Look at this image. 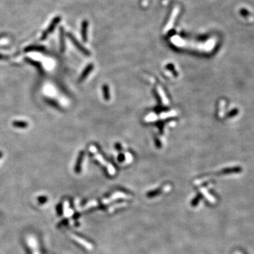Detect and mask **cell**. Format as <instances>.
Returning a JSON list of instances; mask_svg holds the SVG:
<instances>
[{"label": "cell", "instance_id": "1", "mask_svg": "<svg viewBox=\"0 0 254 254\" xmlns=\"http://www.w3.org/2000/svg\"><path fill=\"white\" fill-rule=\"evenodd\" d=\"M60 20H61V18H60V17H59V16H58V17L54 18V19L52 20V23H50V26H48L47 29L46 31H45L44 33H43V36H42V37H41V40H43L45 39L47 37L48 35H49L50 33H51L52 32L54 31V28L56 27L58 23H59Z\"/></svg>", "mask_w": 254, "mask_h": 254}, {"label": "cell", "instance_id": "2", "mask_svg": "<svg viewBox=\"0 0 254 254\" xmlns=\"http://www.w3.org/2000/svg\"><path fill=\"white\" fill-rule=\"evenodd\" d=\"M72 237L73 239L76 240V241L78 242V244H80L83 246L86 247L87 249L88 250L93 249V246H92L90 243H88V241H85L84 239H83L80 238V237H78L77 236H75V235H73Z\"/></svg>", "mask_w": 254, "mask_h": 254}, {"label": "cell", "instance_id": "3", "mask_svg": "<svg viewBox=\"0 0 254 254\" xmlns=\"http://www.w3.org/2000/svg\"><path fill=\"white\" fill-rule=\"evenodd\" d=\"M68 36L69 37V38H70V39H71V40L72 41V43H73V44H74L76 46V47L78 48V49H79L80 50H81V52H83L84 53V54H89V53H88V52H87V50H86V49H84V48H83V47L81 46V45H80L79 43H78L77 40H76L75 39V38H73V37L72 36H71V34H68Z\"/></svg>", "mask_w": 254, "mask_h": 254}, {"label": "cell", "instance_id": "4", "mask_svg": "<svg viewBox=\"0 0 254 254\" xmlns=\"http://www.w3.org/2000/svg\"><path fill=\"white\" fill-rule=\"evenodd\" d=\"M45 47L42 46H38V45H32L30 47H28L25 49V52H42L44 51Z\"/></svg>", "mask_w": 254, "mask_h": 254}, {"label": "cell", "instance_id": "5", "mask_svg": "<svg viewBox=\"0 0 254 254\" xmlns=\"http://www.w3.org/2000/svg\"><path fill=\"white\" fill-rule=\"evenodd\" d=\"M83 155H84L83 152H81V153H80L79 156H78L77 162H76V167H75V171H76V172H77V173L80 172H81V163H82V160H83Z\"/></svg>", "mask_w": 254, "mask_h": 254}, {"label": "cell", "instance_id": "6", "mask_svg": "<svg viewBox=\"0 0 254 254\" xmlns=\"http://www.w3.org/2000/svg\"><path fill=\"white\" fill-rule=\"evenodd\" d=\"M13 126L18 128H26L28 126V123L22 121H15L13 122Z\"/></svg>", "mask_w": 254, "mask_h": 254}, {"label": "cell", "instance_id": "7", "mask_svg": "<svg viewBox=\"0 0 254 254\" xmlns=\"http://www.w3.org/2000/svg\"><path fill=\"white\" fill-rule=\"evenodd\" d=\"M92 68H93V65L91 64V65H89V66H88V67H87V68H86V69H85V71H83V73H82V75H81V78H80V81H83V80L84 79V78H86L87 76H88V73H89L90 71H91Z\"/></svg>", "mask_w": 254, "mask_h": 254}, {"label": "cell", "instance_id": "8", "mask_svg": "<svg viewBox=\"0 0 254 254\" xmlns=\"http://www.w3.org/2000/svg\"><path fill=\"white\" fill-rule=\"evenodd\" d=\"M26 61H28V62H29L30 63H31V64H33V66H36V67L38 68V70H40V71H43V69H42L41 64L39 62H38V61H33V60L31 59H26Z\"/></svg>", "mask_w": 254, "mask_h": 254}, {"label": "cell", "instance_id": "9", "mask_svg": "<svg viewBox=\"0 0 254 254\" xmlns=\"http://www.w3.org/2000/svg\"><path fill=\"white\" fill-rule=\"evenodd\" d=\"M82 35L85 41H86V28H87V22H83V26H82Z\"/></svg>", "mask_w": 254, "mask_h": 254}, {"label": "cell", "instance_id": "10", "mask_svg": "<svg viewBox=\"0 0 254 254\" xmlns=\"http://www.w3.org/2000/svg\"><path fill=\"white\" fill-rule=\"evenodd\" d=\"M63 31L62 29L60 30V40H61V52L63 51V50H64V40H63Z\"/></svg>", "mask_w": 254, "mask_h": 254}, {"label": "cell", "instance_id": "11", "mask_svg": "<svg viewBox=\"0 0 254 254\" xmlns=\"http://www.w3.org/2000/svg\"><path fill=\"white\" fill-rule=\"evenodd\" d=\"M1 155H2V153H1V152H0V158L1 157Z\"/></svg>", "mask_w": 254, "mask_h": 254}]
</instances>
